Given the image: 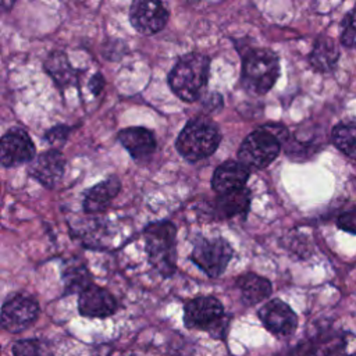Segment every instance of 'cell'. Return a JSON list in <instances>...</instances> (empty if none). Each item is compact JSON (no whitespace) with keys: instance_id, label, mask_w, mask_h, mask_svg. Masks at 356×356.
I'll list each match as a JSON object with an SVG mask.
<instances>
[{"instance_id":"cell-1","label":"cell","mask_w":356,"mask_h":356,"mask_svg":"<svg viewBox=\"0 0 356 356\" xmlns=\"http://www.w3.org/2000/svg\"><path fill=\"white\" fill-rule=\"evenodd\" d=\"M210 60L200 53L182 56L168 74L171 90L184 102H196L207 85Z\"/></svg>"},{"instance_id":"cell-2","label":"cell","mask_w":356,"mask_h":356,"mask_svg":"<svg viewBox=\"0 0 356 356\" xmlns=\"http://www.w3.org/2000/svg\"><path fill=\"white\" fill-rule=\"evenodd\" d=\"M288 132L280 125H266L249 134L238 150V159L248 168H264L281 150Z\"/></svg>"},{"instance_id":"cell-3","label":"cell","mask_w":356,"mask_h":356,"mask_svg":"<svg viewBox=\"0 0 356 356\" xmlns=\"http://www.w3.org/2000/svg\"><path fill=\"white\" fill-rule=\"evenodd\" d=\"M145 249L150 264L170 277L177 267V228L170 221L152 222L143 229Z\"/></svg>"},{"instance_id":"cell-4","label":"cell","mask_w":356,"mask_h":356,"mask_svg":"<svg viewBox=\"0 0 356 356\" xmlns=\"http://www.w3.org/2000/svg\"><path fill=\"white\" fill-rule=\"evenodd\" d=\"M280 76L278 56L270 49H252L242 61L241 82L250 95L267 93Z\"/></svg>"},{"instance_id":"cell-5","label":"cell","mask_w":356,"mask_h":356,"mask_svg":"<svg viewBox=\"0 0 356 356\" xmlns=\"http://www.w3.org/2000/svg\"><path fill=\"white\" fill-rule=\"evenodd\" d=\"M221 140V135L216 124L207 117H196L186 122L177 138V150L191 161H199L211 156Z\"/></svg>"},{"instance_id":"cell-6","label":"cell","mask_w":356,"mask_h":356,"mask_svg":"<svg viewBox=\"0 0 356 356\" xmlns=\"http://www.w3.org/2000/svg\"><path fill=\"white\" fill-rule=\"evenodd\" d=\"M184 324L189 330L209 332L216 339L225 338L229 317L224 313L222 303L214 296H197L184 307Z\"/></svg>"},{"instance_id":"cell-7","label":"cell","mask_w":356,"mask_h":356,"mask_svg":"<svg viewBox=\"0 0 356 356\" xmlns=\"http://www.w3.org/2000/svg\"><path fill=\"white\" fill-rule=\"evenodd\" d=\"M232 256L234 249L229 242L221 236H217L199 238L189 257L210 278H217L225 271Z\"/></svg>"},{"instance_id":"cell-8","label":"cell","mask_w":356,"mask_h":356,"mask_svg":"<svg viewBox=\"0 0 356 356\" xmlns=\"http://www.w3.org/2000/svg\"><path fill=\"white\" fill-rule=\"evenodd\" d=\"M39 312V305L33 298L15 293L1 306V325L8 332H22L36 321Z\"/></svg>"},{"instance_id":"cell-9","label":"cell","mask_w":356,"mask_h":356,"mask_svg":"<svg viewBox=\"0 0 356 356\" xmlns=\"http://www.w3.org/2000/svg\"><path fill=\"white\" fill-rule=\"evenodd\" d=\"M349 332L325 327L309 339L296 345L289 356H337L348 345Z\"/></svg>"},{"instance_id":"cell-10","label":"cell","mask_w":356,"mask_h":356,"mask_svg":"<svg viewBox=\"0 0 356 356\" xmlns=\"http://www.w3.org/2000/svg\"><path fill=\"white\" fill-rule=\"evenodd\" d=\"M259 318L264 328L277 337H289L298 328V316L281 299H271L259 309Z\"/></svg>"},{"instance_id":"cell-11","label":"cell","mask_w":356,"mask_h":356,"mask_svg":"<svg viewBox=\"0 0 356 356\" xmlns=\"http://www.w3.org/2000/svg\"><path fill=\"white\" fill-rule=\"evenodd\" d=\"M35 146L29 135L21 128L8 129L0 142V161L3 167H17L35 159Z\"/></svg>"},{"instance_id":"cell-12","label":"cell","mask_w":356,"mask_h":356,"mask_svg":"<svg viewBox=\"0 0 356 356\" xmlns=\"http://www.w3.org/2000/svg\"><path fill=\"white\" fill-rule=\"evenodd\" d=\"M129 21L139 33L153 35L165 26L168 11L159 1L138 0L131 4Z\"/></svg>"},{"instance_id":"cell-13","label":"cell","mask_w":356,"mask_h":356,"mask_svg":"<svg viewBox=\"0 0 356 356\" xmlns=\"http://www.w3.org/2000/svg\"><path fill=\"white\" fill-rule=\"evenodd\" d=\"M117 307L115 298L106 288L95 284L83 289L78 296V312L83 317L104 318L114 314Z\"/></svg>"},{"instance_id":"cell-14","label":"cell","mask_w":356,"mask_h":356,"mask_svg":"<svg viewBox=\"0 0 356 356\" xmlns=\"http://www.w3.org/2000/svg\"><path fill=\"white\" fill-rule=\"evenodd\" d=\"M65 160L58 149H50L38 154L28 167V172L43 186L54 188L64 174Z\"/></svg>"},{"instance_id":"cell-15","label":"cell","mask_w":356,"mask_h":356,"mask_svg":"<svg viewBox=\"0 0 356 356\" xmlns=\"http://www.w3.org/2000/svg\"><path fill=\"white\" fill-rule=\"evenodd\" d=\"M249 174L250 171L245 164L228 160L216 168L211 178V186L218 195L235 192L245 188Z\"/></svg>"},{"instance_id":"cell-16","label":"cell","mask_w":356,"mask_h":356,"mask_svg":"<svg viewBox=\"0 0 356 356\" xmlns=\"http://www.w3.org/2000/svg\"><path fill=\"white\" fill-rule=\"evenodd\" d=\"M118 140L135 160H145L150 157L157 147L154 135L152 131L143 127H129L121 129L118 132Z\"/></svg>"},{"instance_id":"cell-17","label":"cell","mask_w":356,"mask_h":356,"mask_svg":"<svg viewBox=\"0 0 356 356\" xmlns=\"http://www.w3.org/2000/svg\"><path fill=\"white\" fill-rule=\"evenodd\" d=\"M121 189V182L120 179L113 175V177H108L107 179L102 181L100 184L92 186L85 197H83V210L86 213H102L104 211L111 200L118 195Z\"/></svg>"},{"instance_id":"cell-18","label":"cell","mask_w":356,"mask_h":356,"mask_svg":"<svg viewBox=\"0 0 356 356\" xmlns=\"http://www.w3.org/2000/svg\"><path fill=\"white\" fill-rule=\"evenodd\" d=\"M236 288L239 289L242 302L246 306H253L266 300L273 291L271 282L254 273L242 274L236 280Z\"/></svg>"},{"instance_id":"cell-19","label":"cell","mask_w":356,"mask_h":356,"mask_svg":"<svg viewBox=\"0 0 356 356\" xmlns=\"http://www.w3.org/2000/svg\"><path fill=\"white\" fill-rule=\"evenodd\" d=\"M339 56L341 53L335 42L331 38L320 36L316 39L309 54V63L318 72H331L335 70Z\"/></svg>"},{"instance_id":"cell-20","label":"cell","mask_w":356,"mask_h":356,"mask_svg":"<svg viewBox=\"0 0 356 356\" xmlns=\"http://www.w3.org/2000/svg\"><path fill=\"white\" fill-rule=\"evenodd\" d=\"M61 277L65 293H81L83 289L92 285L89 270L78 259H71L63 264Z\"/></svg>"},{"instance_id":"cell-21","label":"cell","mask_w":356,"mask_h":356,"mask_svg":"<svg viewBox=\"0 0 356 356\" xmlns=\"http://www.w3.org/2000/svg\"><path fill=\"white\" fill-rule=\"evenodd\" d=\"M250 206V192L242 188L235 192L218 195L216 199V210L222 218H231L235 216L246 214Z\"/></svg>"},{"instance_id":"cell-22","label":"cell","mask_w":356,"mask_h":356,"mask_svg":"<svg viewBox=\"0 0 356 356\" xmlns=\"http://www.w3.org/2000/svg\"><path fill=\"white\" fill-rule=\"evenodd\" d=\"M44 70L60 88L75 83L76 72L71 67L67 56L63 51L56 50L50 53V56L44 61Z\"/></svg>"},{"instance_id":"cell-23","label":"cell","mask_w":356,"mask_h":356,"mask_svg":"<svg viewBox=\"0 0 356 356\" xmlns=\"http://www.w3.org/2000/svg\"><path fill=\"white\" fill-rule=\"evenodd\" d=\"M331 140L339 152L356 160V121L337 124L331 131Z\"/></svg>"},{"instance_id":"cell-24","label":"cell","mask_w":356,"mask_h":356,"mask_svg":"<svg viewBox=\"0 0 356 356\" xmlns=\"http://www.w3.org/2000/svg\"><path fill=\"white\" fill-rule=\"evenodd\" d=\"M14 356H53V350L47 342L42 339H21L13 345Z\"/></svg>"},{"instance_id":"cell-25","label":"cell","mask_w":356,"mask_h":356,"mask_svg":"<svg viewBox=\"0 0 356 356\" xmlns=\"http://www.w3.org/2000/svg\"><path fill=\"white\" fill-rule=\"evenodd\" d=\"M341 43L346 47L356 49V6L342 19Z\"/></svg>"},{"instance_id":"cell-26","label":"cell","mask_w":356,"mask_h":356,"mask_svg":"<svg viewBox=\"0 0 356 356\" xmlns=\"http://www.w3.org/2000/svg\"><path fill=\"white\" fill-rule=\"evenodd\" d=\"M337 227L345 232L356 235V206L338 216Z\"/></svg>"},{"instance_id":"cell-27","label":"cell","mask_w":356,"mask_h":356,"mask_svg":"<svg viewBox=\"0 0 356 356\" xmlns=\"http://www.w3.org/2000/svg\"><path fill=\"white\" fill-rule=\"evenodd\" d=\"M68 132H70L68 127L58 125L46 132V139L53 146H61V143H64L65 139L68 138Z\"/></svg>"},{"instance_id":"cell-28","label":"cell","mask_w":356,"mask_h":356,"mask_svg":"<svg viewBox=\"0 0 356 356\" xmlns=\"http://www.w3.org/2000/svg\"><path fill=\"white\" fill-rule=\"evenodd\" d=\"M103 86H104V78H103V75L102 74H95L92 78H90V81H89V89L92 90V93L96 96V95H99L100 92H102V89H103Z\"/></svg>"},{"instance_id":"cell-29","label":"cell","mask_w":356,"mask_h":356,"mask_svg":"<svg viewBox=\"0 0 356 356\" xmlns=\"http://www.w3.org/2000/svg\"><path fill=\"white\" fill-rule=\"evenodd\" d=\"M346 356H356V352H353V353H350V355H346Z\"/></svg>"}]
</instances>
